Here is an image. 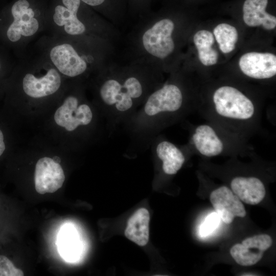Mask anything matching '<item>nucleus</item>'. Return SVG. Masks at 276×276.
<instances>
[{"instance_id": "b1692460", "label": "nucleus", "mask_w": 276, "mask_h": 276, "mask_svg": "<svg viewBox=\"0 0 276 276\" xmlns=\"http://www.w3.org/2000/svg\"><path fill=\"white\" fill-rule=\"evenodd\" d=\"M85 4L92 6H96L102 4L105 0H81Z\"/></svg>"}, {"instance_id": "20e7f679", "label": "nucleus", "mask_w": 276, "mask_h": 276, "mask_svg": "<svg viewBox=\"0 0 276 276\" xmlns=\"http://www.w3.org/2000/svg\"><path fill=\"white\" fill-rule=\"evenodd\" d=\"M81 89L66 86L51 118L55 129L64 134L70 147L75 151L96 141L106 128L99 109L86 99Z\"/></svg>"}, {"instance_id": "4be33fe9", "label": "nucleus", "mask_w": 276, "mask_h": 276, "mask_svg": "<svg viewBox=\"0 0 276 276\" xmlns=\"http://www.w3.org/2000/svg\"><path fill=\"white\" fill-rule=\"evenodd\" d=\"M219 218L217 213L209 215L200 227V235L201 237H206L211 234L218 225Z\"/></svg>"}, {"instance_id": "4468645a", "label": "nucleus", "mask_w": 276, "mask_h": 276, "mask_svg": "<svg viewBox=\"0 0 276 276\" xmlns=\"http://www.w3.org/2000/svg\"><path fill=\"white\" fill-rule=\"evenodd\" d=\"M241 72L246 76L264 80L276 74V56L270 53L249 52L242 55L239 60Z\"/></svg>"}, {"instance_id": "39448f33", "label": "nucleus", "mask_w": 276, "mask_h": 276, "mask_svg": "<svg viewBox=\"0 0 276 276\" xmlns=\"http://www.w3.org/2000/svg\"><path fill=\"white\" fill-rule=\"evenodd\" d=\"M188 141L185 146L192 155L204 157L252 155L255 150L247 139L211 122L187 123Z\"/></svg>"}, {"instance_id": "1a4fd4ad", "label": "nucleus", "mask_w": 276, "mask_h": 276, "mask_svg": "<svg viewBox=\"0 0 276 276\" xmlns=\"http://www.w3.org/2000/svg\"><path fill=\"white\" fill-rule=\"evenodd\" d=\"M153 156L159 162L163 172L173 175L182 168L188 157L192 155L185 145L177 146L162 134H158L151 145Z\"/></svg>"}, {"instance_id": "393cba45", "label": "nucleus", "mask_w": 276, "mask_h": 276, "mask_svg": "<svg viewBox=\"0 0 276 276\" xmlns=\"http://www.w3.org/2000/svg\"><path fill=\"white\" fill-rule=\"evenodd\" d=\"M1 63H0V70H1Z\"/></svg>"}, {"instance_id": "dca6fc26", "label": "nucleus", "mask_w": 276, "mask_h": 276, "mask_svg": "<svg viewBox=\"0 0 276 276\" xmlns=\"http://www.w3.org/2000/svg\"><path fill=\"white\" fill-rule=\"evenodd\" d=\"M268 0H245L243 6V20L250 27L262 25L267 30L276 26L275 16L266 11Z\"/></svg>"}, {"instance_id": "9b49d317", "label": "nucleus", "mask_w": 276, "mask_h": 276, "mask_svg": "<svg viewBox=\"0 0 276 276\" xmlns=\"http://www.w3.org/2000/svg\"><path fill=\"white\" fill-rule=\"evenodd\" d=\"M174 28L173 22L165 18L156 22L147 30L142 37L143 44L146 51L160 59L172 53L175 47L171 37Z\"/></svg>"}, {"instance_id": "6ab92c4d", "label": "nucleus", "mask_w": 276, "mask_h": 276, "mask_svg": "<svg viewBox=\"0 0 276 276\" xmlns=\"http://www.w3.org/2000/svg\"><path fill=\"white\" fill-rule=\"evenodd\" d=\"M80 244L73 229L66 228L62 230L58 238V249L66 260H75L80 253Z\"/></svg>"}, {"instance_id": "5701e85b", "label": "nucleus", "mask_w": 276, "mask_h": 276, "mask_svg": "<svg viewBox=\"0 0 276 276\" xmlns=\"http://www.w3.org/2000/svg\"><path fill=\"white\" fill-rule=\"evenodd\" d=\"M6 150V143L4 133L0 128V157L4 154Z\"/></svg>"}, {"instance_id": "ddd939ff", "label": "nucleus", "mask_w": 276, "mask_h": 276, "mask_svg": "<svg viewBox=\"0 0 276 276\" xmlns=\"http://www.w3.org/2000/svg\"><path fill=\"white\" fill-rule=\"evenodd\" d=\"M210 199L220 219L226 224L231 223L235 217H244L245 208L234 193L225 186L214 189Z\"/></svg>"}, {"instance_id": "6e6552de", "label": "nucleus", "mask_w": 276, "mask_h": 276, "mask_svg": "<svg viewBox=\"0 0 276 276\" xmlns=\"http://www.w3.org/2000/svg\"><path fill=\"white\" fill-rule=\"evenodd\" d=\"M62 5L55 6L47 27L53 31V35L75 36L83 35L86 31L85 24L77 14L81 0H61Z\"/></svg>"}, {"instance_id": "f257e3e1", "label": "nucleus", "mask_w": 276, "mask_h": 276, "mask_svg": "<svg viewBox=\"0 0 276 276\" xmlns=\"http://www.w3.org/2000/svg\"><path fill=\"white\" fill-rule=\"evenodd\" d=\"M198 103L187 98L181 87L167 83L151 92L123 126L130 137L127 151L147 150L153 139L165 129L183 122L197 110Z\"/></svg>"}, {"instance_id": "9d476101", "label": "nucleus", "mask_w": 276, "mask_h": 276, "mask_svg": "<svg viewBox=\"0 0 276 276\" xmlns=\"http://www.w3.org/2000/svg\"><path fill=\"white\" fill-rule=\"evenodd\" d=\"M65 178L60 158L47 155L38 158L35 166L34 181L39 194L55 192L62 187Z\"/></svg>"}, {"instance_id": "423d86ee", "label": "nucleus", "mask_w": 276, "mask_h": 276, "mask_svg": "<svg viewBox=\"0 0 276 276\" xmlns=\"http://www.w3.org/2000/svg\"><path fill=\"white\" fill-rule=\"evenodd\" d=\"M22 64L20 91L25 102L41 103L61 96L65 79L43 55Z\"/></svg>"}, {"instance_id": "f3484780", "label": "nucleus", "mask_w": 276, "mask_h": 276, "mask_svg": "<svg viewBox=\"0 0 276 276\" xmlns=\"http://www.w3.org/2000/svg\"><path fill=\"white\" fill-rule=\"evenodd\" d=\"M150 215L145 208H140L129 219L125 236L139 246L146 245L149 240Z\"/></svg>"}, {"instance_id": "2eb2a0df", "label": "nucleus", "mask_w": 276, "mask_h": 276, "mask_svg": "<svg viewBox=\"0 0 276 276\" xmlns=\"http://www.w3.org/2000/svg\"><path fill=\"white\" fill-rule=\"evenodd\" d=\"M232 191L245 203L258 204L266 194L265 185L262 180L254 175H236L230 181Z\"/></svg>"}, {"instance_id": "aec40b11", "label": "nucleus", "mask_w": 276, "mask_h": 276, "mask_svg": "<svg viewBox=\"0 0 276 276\" xmlns=\"http://www.w3.org/2000/svg\"><path fill=\"white\" fill-rule=\"evenodd\" d=\"M213 33L223 53H228L235 49L238 32L234 27L227 24H220L214 28Z\"/></svg>"}, {"instance_id": "f03ea898", "label": "nucleus", "mask_w": 276, "mask_h": 276, "mask_svg": "<svg viewBox=\"0 0 276 276\" xmlns=\"http://www.w3.org/2000/svg\"><path fill=\"white\" fill-rule=\"evenodd\" d=\"M206 121L247 139L261 133L263 108L237 87L224 85L213 92L197 110Z\"/></svg>"}, {"instance_id": "412c9836", "label": "nucleus", "mask_w": 276, "mask_h": 276, "mask_svg": "<svg viewBox=\"0 0 276 276\" xmlns=\"http://www.w3.org/2000/svg\"><path fill=\"white\" fill-rule=\"evenodd\" d=\"M23 271L16 268L6 256L0 255V276H23Z\"/></svg>"}, {"instance_id": "7ed1b4c3", "label": "nucleus", "mask_w": 276, "mask_h": 276, "mask_svg": "<svg viewBox=\"0 0 276 276\" xmlns=\"http://www.w3.org/2000/svg\"><path fill=\"white\" fill-rule=\"evenodd\" d=\"M131 74L114 75L101 80L93 102L108 133L123 125L136 112L151 93V81Z\"/></svg>"}, {"instance_id": "0eeeda50", "label": "nucleus", "mask_w": 276, "mask_h": 276, "mask_svg": "<svg viewBox=\"0 0 276 276\" xmlns=\"http://www.w3.org/2000/svg\"><path fill=\"white\" fill-rule=\"evenodd\" d=\"M11 13L13 21L8 27L6 35L11 42L20 43L23 46L47 27V22L37 15L27 0L15 2Z\"/></svg>"}, {"instance_id": "f8f14e48", "label": "nucleus", "mask_w": 276, "mask_h": 276, "mask_svg": "<svg viewBox=\"0 0 276 276\" xmlns=\"http://www.w3.org/2000/svg\"><path fill=\"white\" fill-rule=\"evenodd\" d=\"M272 243V240L269 235H257L246 238L241 243L234 245L229 252L239 265L252 266L261 260L264 252L271 246Z\"/></svg>"}, {"instance_id": "a211bd4d", "label": "nucleus", "mask_w": 276, "mask_h": 276, "mask_svg": "<svg viewBox=\"0 0 276 276\" xmlns=\"http://www.w3.org/2000/svg\"><path fill=\"white\" fill-rule=\"evenodd\" d=\"M193 40L201 62L205 66L215 64L218 53L212 47L214 43L213 34L207 30H200L195 34Z\"/></svg>"}]
</instances>
